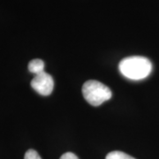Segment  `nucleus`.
Instances as JSON below:
<instances>
[{
	"instance_id": "obj_2",
	"label": "nucleus",
	"mask_w": 159,
	"mask_h": 159,
	"mask_svg": "<svg viewBox=\"0 0 159 159\" xmlns=\"http://www.w3.org/2000/svg\"><path fill=\"white\" fill-rule=\"evenodd\" d=\"M82 95L85 100L92 106H99L108 101L112 96L111 90L107 86L95 80L86 81L82 86Z\"/></svg>"
},
{
	"instance_id": "obj_3",
	"label": "nucleus",
	"mask_w": 159,
	"mask_h": 159,
	"mask_svg": "<svg viewBox=\"0 0 159 159\" xmlns=\"http://www.w3.org/2000/svg\"><path fill=\"white\" fill-rule=\"evenodd\" d=\"M31 87L42 96H49L53 91L54 80L51 75L45 72L34 75L31 80Z\"/></svg>"
},
{
	"instance_id": "obj_6",
	"label": "nucleus",
	"mask_w": 159,
	"mask_h": 159,
	"mask_svg": "<svg viewBox=\"0 0 159 159\" xmlns=\"http://www.w3.org/2000/svg\"><path fill=\"white\" fill-rule=\"evenodd\" d=\"M24 159H42L41 157L39 156V154L37 153L35 150L34 149H29L26 154H25V157Z\"/></svg>"
},
{
	"instance_id": "obj_7",
	"label": "nucleus",
	"mask_w": 159,
	"mask_h": 159,
	"mask_svg": "<svg viewBox=\"0 0 159 159\" xmlns=\"http://www.w3.org/2000/svg\"><path fill=\"white\" fill-rule=\"evenodd\" d=\"M60 159H79L78 157L74 153H71V152H67V153H65L64 155L61 156Z\"/></svg>"
},
{
	"instance_id": "obj_5",
	"label": "nucleus",
	"mask_w": 159,
	"mask_h": 159,
	"mask_svg": "<svg viewBox=\"0 0 159 159\" xmlns=\"http://www.w3.org/2000/svg\"><path fill=\"white\" fill-rule=\"evenodd\" d=\"M105 159H135L133 157H131L127 154L124 153L122 151H111L106 156V158Z\"/></svg>"
},
{
	"instance_id": "obj_1",
	"label": "nucleus",
	"mask_w": 159,
	"mask_h": 159,
	"mask_svg": "<svg viewBox=\"0 0 159 159\" xmlns=\"http://www.w3.org/2000/svg\"><path fill=\"white\" fill-rule=\"evenodd\" d=\"M120 74L133 80L147 78L152 71V64L147 57L132 56L122 59L119 65Z\"/></svg>"
},
{
	"instance_id": "obj_4",
	"label": "nucleus",
	"mask_w": 159,
	"mask_h": 159,
	"mask_svg": "<svg viewBox=\"0 0 159 159\" xmlns=\"http://www.w3.org/2000/svg\"><path fill=\"white\" fill-rule=\"evenodd\" d=\"M43 69H44V62L42 59L35 58V59H33L29 63V72L34 74V75L44 72Z\"/></svg>"
}]
</instances>
